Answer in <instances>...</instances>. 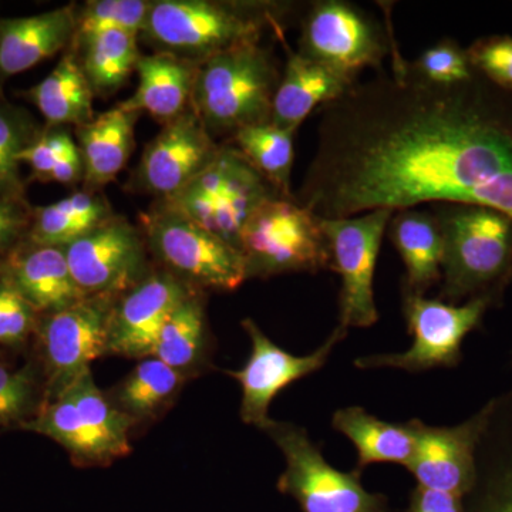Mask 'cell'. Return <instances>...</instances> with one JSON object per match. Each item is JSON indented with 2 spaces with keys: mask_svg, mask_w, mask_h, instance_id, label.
<instances>
[{
  "mask_svg": "<svg viewBox=\"0 0 512 512\" xmlns=\"http://www.w3.org/2000/svg\"><path fill=\"white\" fill-rule=\"evenodd\" d=\"M319 110L318 141L293 198L325 220L464 204L512 221V92L476 74L423 82L394 50Z\"/></svg>",
  "mask_w": 512,
  "mask_h": 512,
  "instance_id": "6da1fadb",
  "label": "cell"
},
{
  "mask_svg": "<svg viewBox=\"0 0 512 512\" xmlns=\"http://www.w3.org/2000/svg\"><path fill=\"white\" fill-rule=\"evenodd\" d=\"M443 237L439 299L503 302L512 281V221L503 212L464 204H434Z\"/></svg>",
  "mask_w": 512,
  "mask_h": 512,
  "instance_id": "7a4b0ae2",
  "label": "cell"
},
{
  "mask_svg": "<svg viewBox=\"0 0 512 512\" xmlns=\"http://www.w3.org/2000/svg\"><path fill=\"white\" fill-rule=\"evenodd\" d=\"M281 82L271 50L247 42L198 63L191 109L212 137L268 123Z\"/></svg>",
  "mask_w": 512,
  "mask_h": 512,
  "instance_id": "3957f363",
  "label": "cell"
},
{
  "mask_svg": "<svg viewBox=\"0 0 512 512\" xmlns=\"http://www.w3.org/2000/svg\"><path fill=\"white\" fill-rule=\"evenodd\" d=\"M272 3L158 0L141 35L160 47L195 63L242 45L259 42L268 26L279 25Z\"/></svg>",
  "mask_w": 512,
  "mask_h": 512,
  "instance_id": "277c9868",
  "label": "cell"
},
{
  "mask_svg": "<svg viewBox=\"0 0 512 512\" xmlns=\"http://www.w3.org/2000/svg\"><path fill=\"white\" fill-rule=\"evenodd\" d=\"M249 278L282 274H318L330 269L328 242L318 215L295 198L262 202L239 238Z\"/></svg>",
  "mask_w": 512,
  "mask_h": 512,
  "instance_id": "5b68a950",
  "label": "cell"
},
{
  "mask_svg": "<svg viewBox=\"0 0 512 512\" xmlns=\"http://www.w3.org/2000/svg\"><path fill=\"white\" fill-rule=\"evenodd\" d=\"M140 224L151 252L185 285L229 292L247 281L241 251L168 202L141 214Z\"/></svg>",
  "mask_w": 512,
  "mask_h": 512,
  "instance_id": "8992f818",
  "label": "cell"
},
{
  "mask_svg": "<svg viewBox=\"0 0 512 512\" xmlns=\"http://www.w3.org/2000/svg\"><path fill=\"white\" fill-rule=\"evenodd\" d=\"M264 431L285 458L276 487L292 497L302 512H390L389 498L369 493L360 471L345 473L330 466L305 427L272 420Z\"/></svg>",
  "mask_w": 512,
  "mask_h": 512,
  "instance_id": "52a82bcc",
  "label": "cell"
},
{
  "mask_svg": "<svg viewBox=\"0 0 512 512\" xmlns=\"http://www.w3.org/2000/svg\"><path fill=\"white\" fill-rule=\"evenodd\" d=\"M493 303L485 298L464 303L402 292L403 316L413 343L404 352L376 353L356 357L359 370L399 369L423 373L433 369H453L463 360V342L480 328Z\"/></svg>",
  "mask_w": 512,
  "mask_h": 512,
  "instance_id": "ba28073f",
  "label": "cell"
},
{
  "mask_svg": "<svg viewBox=\"0 0 512 512\" xmlns=\"http://www.w3.org/2000/svg\"><path fill=\"white\" fill-rule=\"evenodd\" d=\"M396 49L392 30L345 0L312 2L302 16L298 52L353 76L383 69Z\"/></svg>",
  "mask_w": 512,
  "mask_h": 512,
  "instance_id": "9c48e42d",
  "label": "cell"
},
{
  "mask_svg": "<svg viewBox=\"0 0 512 512\" xmlns=\"http://www.w3.org/2000/svg\"><path fill=\"white\" fill-rule=\"evenodd\" d=\"M393 214L390 210H375L338 220L320 218L328 242L330 269L342 279L340 328H372L379 322L373 281L380 247Z\"/></svg>",
  "mask_w": 512,
  "mask_h": 512,
  "instance_id": "30bf717a",
  "label": "cell"
},
{
  "mask_svg": "<svg viewBox=\"0 0 512 512\" xmlns=\"http://www.w3.org/2000/svg\"><path fill=\"white\" fill-rule=\"evenodd\" d=\"M114 305L110 296H86L37 320L35 332L45 366V403L60 396L90 369V363L109 352Z\"/></svg>",
  "mask_w": 512,
  "mask_h": 512,
  "instance_id": "8fae6325",
  "label": "cell"
},
{
  "mask_svg": "<svg viewBox=\"0 0 512 512\" xmlns=\"http://www.w3.org/2000/svg\"><path fill=\"white\" fill-rule=\"evenodd\" d=\"M241 325L251 339V355L242 369L227 373L241 386V420L264 431L272 421L269 406L275 397L289 384L322 370L349 330L336 326L315 352L295 356L272 342L254 319H244Z\"/></svg>",
  "mask_w": 512,
  "mask_h": 512,
  "instance_id": "7c38bea8",
  "label": "cell"
},
{
  "mask_svg": "<svg viewBox=\"0 0 512 512\" xmlns=\"http://www.w3.org/2000/svg\"><path fill=\"white\" fill-rule=\"evenodd\" d=\"M74 284L84 296H114L144 279L143 237L121 217H110L64 247Z\"/></svg>",
  "mask_w": 512,
  "mask_h": 512,
  "instance_id": "4fadbf2b",
  "label": "cell"
},
{
  "mask_svg": "<svg viewBox=\"0 0 512 512\" xmlns=\"http://www.w3.org/2000/svg\"><path fill=\"white\" fill-rule=\"evenodd\" d=\"M490 404L456 426H429L409 420L416 448L407 470L417 485L466 498L476 484L477 448L487 424Z\"/></svg>",
  "mask_w": 512,
  "mask_h": 512,
  "instance_id": "5bb4252c",
  "label": "cell"
},
{
  "mask_svg": "<svg viewBox=\"0 0 512 512\" xmlns=\"http://www.w3.org/2000/svg\"><path fill=\"white\" fill-rule=\"evenodd\" d=\"M220 148L190 106L165 124L144 150L136 173L137 188L161 201L170 200L210 167Z\"/></svg>",
  "mask_w": 512,
  "mask_h": 512,
  "instance_id": "9a60e30c",
  "label": "cell"
},
{
  "mask_svg": "<svg viewBox=\"0 0 512 512\" xmlns=\"http://www.w3.org/2000/svg\"><path fill=\"white\" fill-rule=\"evenodd\" d=\"M224 157V183L212 197L180 192L165 202L239 249L242 229L256 208L282 195L231 144H225Z\"/></svg>",
  "mask_w": 512,
  "mask_h": 512,
  "instance_id": "2e32d148",
  "label": "cell"
},
{
  "mask_svg": "<svg viewBox=\"0 0 512 512\" xmlns=\"http://www.w3.org/2000/svg\"><path fill=\"white\" fill-rule=\"evenodd\" d=\"M191 295L190 286L168 272L146 276L114 305L109 352L150 357L165 320Z\"/></svg>",
  "mask_w": 512,
  "mask_h": 512,
  "instance_id": "e0dca14e",
  "label": "cell"
},
{
  "mask_svg": "<svg viewBox=\"0 0 512 512\" xmlns=\"http://www.w3.org/2000/svg\"><path fill=\"white\" fill-rule=\"evenodd\" d=\"M490 413L477 448V477L467 512H512V383L488 400Z\"/></svg>",
  "mask_w": 512,
  "mask_h": 512,
  "instance_id": "ac0fdd59",
  "label": "cell"
},
{
  "mask_svg": "<svg viewBox=\"0 0 512 512\" xmlns=\"http://www.w3.org/2000/svg\"><path fill=\"white\" fill-rule=\"evenodd\" d=\"M37 313L63 311L86 298L74 284L64 248L26 239L10 249L0 265Z\"/></svg>",
  "mask_w": 512,
  "mask_h": 512,
  "instance_id": "d6986e66",
  "label": "cell"
},
{
  "mask_svg": "<svg viewBox=\"0 0 512 512\" xmlns=\"http://www.w3.org/2000/svg\"><path fill=\"white\" fill-rule=\"evenodd\" d=\"M286 52L288 59L276 89L271 121L296 133L312 113L342 97L359 77L308 59L289 46Z\"/></svg>",
  "mask_w": 512,
  "mask_h": 512,
  "instance_id": "ffe728a7",
  "label": "cell"
},
{
  "mask_svg": "<svg viewBox=\"0 0 512 512\" xmlns=\"http://www.w3.org/2000/svg\"><path fill=\"white\" fill-rule=\"evenodd\" d=\"M76 29L74 5L25 18H0V84L72 46Z\"/></svg>",
  "mask_w": 512,
  "mask_h": 512,
  "instance_id": "44dd1931",
  "label": "cell"
},
{
  "mask_svg": "<svg viewBox=\"0 0 512 512\" xmlns=\"http://www.w3.org/2000/svg\"><path fill=\"white\" fill-rule=\"evenodd\" d=\"M197 70L198 63L173 53L141 56L136 70L140 79L137 92L117 106L133 113L147 111L165 126L190 109Z\"/></svg>",
  "mask_w": 512,
  "mask_h": 512,
  "instance_id": "7402d4cb",
  "label": "cell"
},
{
  "mask_svg": "<svg viewBox=\"0 0 512 512\" xmlns=\"http://www.w3.org/2000/svg\"><path fill=\"white\" fill-rule=\"evenodd\" d=\"M387 228L404 265L402 292L426 296L441 282L443 237L436 215L419 208L396 211Z\"/></svg>",
  "mask_w": 512,
  "mask_h": 512,
  "instance_id": "603a6c76",
  "label": "cell"
},
{
  "mask_svg": "<svg viewBox=\"0 0 512 512\" xmlns=\"http://www.w3.org/2000/svg\"><path fill=\"white\" fill-rule=\"evenodd\" d=\"M140 113L114 107L76 127V137L84 164L87 188L103 187L116 180L126 167L134 148V126Z\"/></svg>",
  "mask_w": 512,
  "mask_h": 512,
  "instance_id": "cb8c5ba5",
  "label": "cell"
},
{
  "mask_svg": "<svg viewBox=\"0 0 512 512\" xmlns=\"http://www.w3.org/2000/svg\"><path fill=\"white\" fill-rule=\"evenodd\" d=\"M332 427L356 447L360 473L372 464L407 467L414 456L416 439L409 421L389 423L363 407L349 406L333 413Z\"/></svg>",
  "mask_w": 512,
  "mask_h": 512,
  "instance_id": "d4e9b609",
  "label": "cell"
},
{
  "mask_svg": "<svg viewBox=\"0 0 512 512\" xmlns=\"http://www.w3.org/2000/svg\"><path fill=\"white\" fill-rule=\"evenodd\" d=\"M47 127L84 126L94 119L92 86L74 53H66L52 73L26 93Z\"/></svg>",
  "mask_w": 512,
  "mask_h": 512,
  "instance_id": "484cf974",
  "label": "cell"
},
{
  "mask_svg": "<svg viewBox=\"0 0 512 512\" xmlns=\"http://www.w3.org/2000/svg\"><path fill=\"white\" fill-rule=\"evenodd\" d=\"M110 217L113 212L101 195L74 192L55 204L36 208L28 238L36 244L64 248Z\"/></svg>",
  "mask_w": 512,
  "mask_h": 512,
  "instance_id": "4316f807",
  "label": "cell"
},
{
  "mask_svg": "<svg viewBox=\"0 0 512 512\" xmlns=\"http://www.w3.org/2000/svg\"><path fill=\"white\" fill-rule=\"evenodd\" d=\"M137 37L134 33L111 30L73 43V49H83L80 66L96 96L116 93L136 72L141 59Z\"/></svg>",
  "mask_w": 512,
  "mask_h": 512,
  "instance_id": "83f0119b",
  "label": "cell"
},
{
  "mask_svg": "<svg viewBox=\"0 0 512 512\" xmlns=\"http://www.w3.org/2000/svg\"><path fill=\"white\" fill-rule=\"evenodd\" d=\"M184 382L183 373L156 357H148L117 386L110 400L131 420H144L167 406Z\"/></svg>",
  "mask_w": 512,
  "mask_h": 512,
  "instance_id": "f1b7e54d",
  "label": "cell"
},
{
  "mask_svg": "<svg viewBox=\"0 0 512 512\" xmlns=\"http://www.w3.org/2000/svg\"><path fill=\"white\" fill-rule=\"evenodd\" d=\"M295 131L275 126L272 121L238 130L231 137L237 148L284 198H293L291 175L295 158Z\"/></svg>",
  "mask_w": 512,
  "mask_h": 512,
  "instance_id": "f546056e",
  "label": "cell"
},
{
  "mask_svg": "<svg viewBox=\"0 0 512 512\" xmlns=\"http://www.w3.org/2000/svg\"><path fill=\"white\" fill-rule=\"evenodd\" d=\"M64 392L72 397L84 426L106 450L110 460L130 453L128 431L134 421L120 412L110 397L100 392L90 369L77 377L76 382Z\"/></svg>",
  "mask_w": 512,
  "mask_h": 512,
  "instance_id": "4dcf8cb0",
  "label": "cell"
},
{
  "mask_svg": "<svg viewBox=\"0 0 512 512\" xmlns=\"http://www.w3.org/2000/svg\"><path fill=\"white\" fill-rule=\"evenodd\" d=\"M22 429L55 440L72 454L77 463L103 464L111 461L106 450L84 426L72 397L66 392L43 404L35 419L23 424Z\"/></svg>",
  "mask_w": 512,
  "mask_h": 512,
  "instance_id": "1f68e13d",
  "label": "cell"
},
{
  "mask_svg": "<svg viewBox=\"0 0 512 512\" xmlns=\"http://www.w3.org/2000/svg\"><path fill=\"white\" fill-rule=\"evenodd\" d=\"M204 349V306L200 298L191 295L165 320L150 357L183 372L200 362Z\"/></svg>",
  "mask_w": 512,
  "mask_h": 512,
  "instance_id": "d6a6232c",
  "label": "cell"
},
{
  "mask_svg": "<svg viewBox=\"0 0 512 512\" xmlns=\"http://www.w3.org/2000/svg\"><path fill=\"white\" fill-rule=\"evenodd\" d=\"M40 134L28 111L0 101V200L25 202L19 156Z\"/></svg>",
  "mask_w": 512,
  "mask_h": 512,
  "instance_id": "836d02e7",
  "label": "cell"
},
{
  "mask_svg": "<svg viewBox=\"0 0 512 512\" xmlns=\"http://www.w3.org/2000/svg\"><path fill=\"white\" fill-rule=\"evenodd\" d=\"M43 372L36 363L12 369L0 365V429L18 426L35 419L45 404Z\"/></svg>",
  "mask_w": 512,
  "mask_h": 512,
  "instance_id": "e575fe53",
  "label": "cell"
},
{
  "mask_svg": "<svg viewBox=\"0 0 512 512\" xmlns=\"http://www.w3.org/2000/svg\"><path fill=\"white\" fill-rule=\"evenodd\" d=\"M151 2L146 0H94L77 10V29L74 42L99 33L117 32L140 35L146 26Z\"/></svg>",
  "mask_w": 512,
  "mask_h": 512,
  "instance_id": "d590c367",
  "label": "cell"
},
{
  "mask_svg": "<svg viewBox=\"0 0 512 512\" xmlns=\"http://www.w3.org/2000/svg\"><path fill=\"white\" fill-rule=\"evenodd\" d=\"M409 69L423 82L441 86L468 82L477 74L468 60L467 50L453 39H441L424 50L409 62Z\"/></svg>",
  "mask_w": 512,
  "mask_h": 512,
  "instance_id": "8d00e7d4",
  "label": "cell"
},
{
  "mask_svg": "<svg viewBox=\"0 0 512 512\" xmlns=\"http://www.w3.org/2000/svg\"><path fill=\"white\" fill-rule=\"evenodd\" d=\"M37 313L0 271V345L20 346L36 329Z\"/></svg>",
  "mask_w": 512,
  "mask_h": 512,
  "instance_id": "74e56055",
  "label": "cell"
},
{
  "mask_svg": "<svg viewBox=\"0 0 512 512\" xmlns=\"http://www.w3.org/2000/svg\"><path fill=\"white\" fill-rule=\"evenodd\" d=\"M466 50L476 73L494 86L512 92V36L481 37Z\"/></svg>",
  "mask_w": 512,
  "mask_h": 512,
  "instance_id": "f35d334b",
  "label": "cell"
},
{
  "mask_svg": "<svg viewBox=\"0 0 512 512\" xmlns=\"http://www.w3.org/2000/svg\"><path fill=\"white\" fill-rule=\"evenodd\" d=\"M76 147L69 131L63 127H47L36 138L35 143L20 153L19 163L28 165L32 170L33 180L47 183V178L56 165Z\"/></svg>",
  "mask_w": 512,
  "mask_h": 512,
  "instance_id": "ab89813d",
  "label": "cell"
},
{
  "mask_svg": "<svg viewBox=\"0 0 512 512\" xmlns=\"http://www.w3.org/2000/svg\"><path fill=\"white\" fill-rule=\"evenodd\" d=\"M466 498L417 485L410 494L407 512H467Z\"/></svg>",
  "mask_w": 512,
  "mask_h": 512,
  "instance_id": "60d3db41",
  "label": "cell"
},
{
  "mask_svg": "<svg viewBox=\"0 0 512 512\" xmlns=\"http://www.w3.org/2000/svg\"><path fill=\"white\" fill-rule=\"evenodd\" d=\"M29 222L25 202L0 200V251L15 244Z\"/></svg>",
  "mask_w": 512,
  "mask_h": 512,
  "instance_id": "b9f144b4",
  "label": "cell"
},
{
  "mask_svg": "<svg viewBox=\"0 0 512 512\" xmlns=\"http://www.w3.org/2000/svg\"><path fill=\"white\" fill-rule=\"evenodd\" d=\"M84 178V164L79 146L70 151L66 157L56 165L55 170L47 178V183L72 185Z\"/></svg>",
  "mask_w": 512,
  "mask_h": 512,
  "instance_id": "7bdbcfd3",
  "label": "cell"
},
{
  "mask_svg": "<svg viewBox=\"0 0 512 512\" xmlns=\"http://www.w3.org/2000/svg\"><path fill=\"white\" fill-rule=\"evenodd\" d=\"M511 363H512V353H511Z\"/></svg>",
  "mask_w": 512,
  "mask_h": 512,
  "instance_id": "ee69618b",
  "label": "cell"
}]
</instances>
